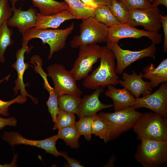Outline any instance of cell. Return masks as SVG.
Instances as JSON below:
<instances>
[{
	"label": "cell",
	"mask_w": 167,
	"mask_h": 167,
	"mask_svg": "<svg viewBox=\"0 0 167 167\" xmlns=\"http://www.w3.org/2000/svg\"><path fill=\"white\" fill-rule=\"evenodd\" d=\"M17 157L14 156V158L11 163L10 164H5L4 165L0 164V167H9L15 166L16 165Z\"/></svg>",
	"instance_id": "ab89813d"
},
{
	"label": "cell",
	"mask_w": 167,
	"mask_h": 167,
	"mask_svg": "<svg viewBox=\"0 0 167 167\" xmlns=\"http://www.w3.org/2000/svg\"><path fill=\"white\" fill-rule=\"evenodd\" d=\"M17 123V119L13 117L4 118L0 115V130L7 126H15Z\"/></svg>",
	"instance_id": "8d00e7d4"
},
{
	"label": "cell",
	"mask_w": 167,
	"mask_h": 167,
	"mask_svg": "<svg viewBox=\"0 0 167 167\" xmlns=\"http://www.w3.org/2000/svg\"><path fill=\"white\" fill-rule=\"evenodd\" d=\"M92 133L99 137L105 143L110 140V127L97 114L92 123Z\"/></svg>",
	"instance_id": "4316f807"
},
{
	"label": "cell",
	"mask_w": 167,
	"mask_h": 167,
	"mask_svg": "<svg viewBox=\"0 0 167 167\" xmlns=\"http://www.w3.org/2000/svg\"><path fill=\"white\" fill-rule=\"evenodd\" d=\"M89 7L93 9L97 6L101 5L109 6L111 0H81Z\"/></svg>",
	"instance_id": "d590c367"
},
{
	"label": "cell",
	"mask_w": 167,
	"mask_h": 167,
	"mask_svg": "<svg viewBox=\"0 0 167 167\" xmlns=\"http://www.w3.org/2000/svg\"><path fill=\"white\" fill-rule=\"evenodd\" d=\"M81 99L79 97L70 94L62 95L58 98V103L59 110L76 114Z\"/></svg>",
	"instance_id": "d4e9b609"
},
{
	"label": "cell",
	"mask_w": 167,
	"mask_h": 167,
	"mask_svg": "<svg viewBox=\"0 0 167 167\" xmlns=\"http://www.w3.org/2000/svg\"><path fill=\"white\" fill-rule=\"evenodd\" d=\"M74 114L59 110L57 116L53 129L59 130L74 125L75 123Z\"/></svg>",
	"instance_id": "f546056e"
},
{
	"label": "cell",
	"mask_w": 167,
	"mask_h": 167,
	"mask_svg": "<svg viewBox=\"0 0 167 167\" xmlns=\"http://www.w3.org/2000/svg\"><path fill=\"white\" fill-rule=\"evenodd\" d=\"M28 41H22V47L19 49L15 54L16 60L12 65V66L16 71L17 77L15 81V86L13 91L15 95H16L19 91L20 94L23 96L29 97L35 104H37L38 100L37 98L29 94L27 92L25 87L27 84H25L23 80L24 74L25 71L29 67V65L24 62V54L28 51Z\"/></svg>",
	"instance_id": "5bb4252c"
},
{
	"label": "cell",
	"mask_w": 167,
	"mask_h": 167,
	"mask_svg": "<svg viewBox=\"0 0 167 167\" xmlns=\"http://www.w3.org/2000/svg\"><path fill=\"white\" fill-rule=\"evenodd\" d=\"M150 3L153 2L155 0H148Z\"/></svg>",
	"instance_id": "60d3db41"
},
{
	"label": "cell",
	"mask_w": 167,
	"mask_h": 167,
	"mask_svg": "<svg viewBox=\"0 0 167 167\" xmlns=\"http://www.w3.org/2000/svg\"><path fill=\"white\" fill-rule=\"evenodd\" d=\"M122 2L128 11L148 8L152 4L148 0H118Z\"/></svg>",
	"instance_id": "d6a6232c"
},
{
	"label": "cell",
	"mask_w": 167,
	"mask_h": 167,
	"mask_svg": "<svg viewBox=\"0 0 167 167\" xmlns=\"http://www.w3.org/2000/svg\"><path fill=\"white\" fill-rule=\"evenodd\" d=\"M11 8L13 15L7 21L8 27L16 28L22 34L34 27L38 13L37 10L31 7L23 11L16 8L14 5H12Z\"/></svg>",
	"instance_id": "9a60e30c"
},
{
	"label": "cell",
	"mask_w": 167,
	"mask_h": 167,
	"mask_svg": "<svg viewBox=\"0 0 167 167\" xmlns=\"http://www.w3.org/2000/svg\"><path fill=\"white\" fill-rule=\"evenodd\" d=\"M74 27V23L73 22L69 26L64 29H34L32 28L22 34V41L29 42L34 38L41 40L43 44H47L49 46L48 59H50L55 53L64 48L66 39Z\"/></svg>",
	"instance_id": "3957f363"
},
{
	"label": "cell",
	"mask_w": 167,
	"mask_h": 167,
	"mask_svg": "<svg viewBox=\"0 0 167 167\" xmlns=\"http://www.w3.org/2000/svg\"><path fill=\"white\" fill-rule=\"evenodd\" d=\"M143 37L148 38L155 45L160 44L162 40V35L159 32L139 29L127 24H119L109 27L107 41L118 43L123 38H140Z\"/></svg>",
	"instance_id": "8fae6325"
},
{
	"label": "cell",
	"mask_w": 167,
	"mask_h": 167,
	"mask_svg": "<svg viewBox=\"0 0 167 167\" xmlns=\"http://www.w3.org/2000/svg\"><path fill=\"white\" fill-rule=\"evenodd\" d=\"M13 31L9 28L7 21L0 27V62L5 61V53L9 46L12 45L13 41L11 36Z\"/></svg>",
	"instance_id": "484cf974"
},
{
	"label": "cell",
	"mask_w": 167,
	"mask_h": 167,
	"mask_svg": "<svg viewBox=\"0 0 167 167\" xmlns=\"http://www.w3.org/2000/svg\"><path fill=\"white\" fill-rule=\"evenodd\" d=\"M62 153V156L66 160L69 167H83L84 166L81 165L79 162L76 160L69 157L66 154Z\"/></svg>",
	"instance_id": "74e56055"
},
{
	"label": "cell",
	"mask_w": 167,
	"mask_h": 167,
	"mask_svg": "<svg viewBox=\"0 0 167 167\" xmlns=\"http://www.w3.org/2000/svg\"><path fill=\"white\" fill-rule=\"evenodd\" d=\"M104 88L99 87L89 95H85L81 99L76 114L79 118L94 115L98 111L113 106L112 104L105 105L99 100L100 94L104 92Z\"/></svg>",
	"instance_id": "e0dca14e"
},
{
	"label": "cell",
	"mask_w": 167,
	"mask_h": 167,
	"mask_svg": "<svg viewBox=\"0 0 167 167\" xmlns=\"http://www.w3.org/2000/svg\"><path fill=\"white\" fill-rule=\"evenodd\" d=\"M8 1L9 0H0V27L13 15V10Z\"/></svg>",
	"instance_id": "836d02e7"
},
{
	"label": "cell",
	"mask_w": 167,
	"mask_h": 167,
	"mask_svg": "<svg viewBox=\"0 0 167 167\" xmlns=\"http://www.w3.org/2000/svg\"><path fill=\"white\" fill-rule=\"evenodd\" d=\"M47 70L48 76L52 79L54 88L58 97L65 94L80 97L81 91L77 87V81L70 71L62 65L56 63L48 66Z\"/></svg>",
	"instance_id": "52a82bcc"
},
{
	"label": "cell",
	"mask_w": 167,
	"mask_h": 167,
	"mask_svg": "<svg viewBox=\"0 0 167 167\" xmlns=\"http://www.w3.org/2000/svg\"><path fill=\"white\" fill-rule=\"evenodd\" d=\"M141 114L131 106L113 112L100 113L98 115L110 127V139L132 128Z\"/></svg>",
	"instance_id": "8992f818"
},
{
	"label": "cell",
	"mask_w": 167,
	"mask_h": 167,
	"mask_svg": "<svg viewBox=\"0 0 167 167\" xmlns=\"http://www.w3.org/2000/svg\"><path fill=\"white\" fill-rule=\"evenodd\" d=\"M2 139L11 147L20 144L31 145L44 149L47 153L56 157L62 156V152L58 151L56 147V143L59 139L57 135L44 139L34 140L25 138L17 132L5 131L3 134Z\"/></svg>",
	"instance_id": "4fadbf2b"
},
{
	"label": "cell",
	"mask_w": 167,
	"mask_h": 167,
	"mask_svg": "<svg viewBox=\"0 0 167 167\" xmlns=\"http://www.w3.org/2000/svg\"><path fill=\"white\" fill-rule=\"evenodd\" d=\"M57 135L71 148H77L79 147L78 140L80 135L75 124L58 130Z\"/></svg>",
	"instance_id": "cb8c5ba5"
},
{
	"label": "cell",
	"mask_w": 167,
	"mask_h": 167,
	"mask_svg": "<svg viewBox=\"0 0 167 167\" xmlns=\"http://www.w3.org/2000/svg\"><path fill=\"white\" fill-rule=\"evenodd\" d=\"M143 77L150 80L152 88L167 82V59H164L156 67L151 63L143 69Z\"/></svg>",
	"instance_id": "ffe728a7"
},
{
	"label": "cell",
	"mask_w": 167,
	"mask_h": 167,
	"mask_svg": "<svg viewBox=\"0 0 167 167\" xmlns=\"http://www.w3.org/2000/svg\"><path fill=\"white\" fill-rule=\"evenodd\" d=\"M137 138L167 141V119L155 112L142 113L132 126Z\"/></svg>",
	"instance_id": "7a4b0ae2"
},
{
	"label": "cell",
	"mask_w": 167,
	"mask_h": 167,
	"mask_svg": "<svg viewBox=\"0 0 167 167\" xmlns=\"http://www.w3.org/2000/svg\"><path fill=\"white\" fill-rule=\"evenodd\" d=\"M107 46L113 52L117 61L116 71L121 74L124 70L133 62L145 57H155L156 49L152 43L148 47L139 51H131L121 48L118 43L106 41Z\"/></svg>",
	"instance_id": "9c48e42d"
},
{
	"label": "cell",
	"mask_w": 167,
	"mask_h": 167,
	"mask_svg": "<svg viewBox=\"0 0 167 167\" xmlns=\"http://www.w3.org/2000/svg\"><path fill=\"white\" fill-rule=\"evenodd\" d=\"M105 95L112 99L114 109L115 111L132 106L136 98L130 92L125 88L118 89L114 85H109Z\"/></svg>",
	"instance_id": "ac0fdd59"
},
{
	"label": "cell",
	"mask_w": 167,
	"mask_h": 167,
	"mask_svg": "<svg viewBox=\"0 0 167 167\" xmlns=\"http://www.w3.org/2000/svg\"><path fill=\"white\" fill-rule=\"evenodd\" d=\"M93 11L95 19L108 28L113 25L119 24L108 6H97L93 9Z\"/></svg>",
	"instance_id": "603a6c76"
},
{
	"label": "cell",
	"mask_w": 167,
	"mask_h": 167,
	"mask_svg": "<svg viewBox=\"0 0 167 167\" xmlns=\"http://www.w3.org/2000/svg\"><path fill=\"white\" fill-rule=\"evenodd\" d=\"M80 34L71 40V46L74 48L89 45L106 42L108 27L97 21L93 17L82 20Z\"/></svg>",
	"instance_id": "5b68a950"
},
{
	"label": "cell",
	"mask_w": 167,
	"mask_h": 167,
	"mask_svg": "<svg viewBox=\"0 0 167 167\" xmlns=\"http://www.w3.org/2000/svg\"><path fill=\"white\" fill-rule=\"evenodd\" d=\"M68 5L69 10L75 19L83 20L94 17L93 9L85 4L81 0H64Z\"/></svg>",
	"instance_id": "7402d4cb"
},
{
	"label": "cell",
	"mask_w": 167,
	"mask_h": 167,
	"mask_svg": "<svg viewBox=\"0 0 167 167\" xmlns=\"http://www.w3.org/2000/svg\"><path fill=\"white\" fill-rule=\"evenodd\" d=\"M47 91L49 93V96L46 104L48 111L52 118L53 122H54L59 111L58 103V96L54 88L52 87Z\"/></svg>",
	"instance_id": "1f68e13d"
},
{
	"label": "cell",
	"mask_w": 167,
	"mask_h": 167,
	"mask_svg": "<svg viewBox=\"0 0 167 167\" xmlns=\"http://www.w3.org/2000/svg\"><path fill=\"white\" fill-rule=\"evenodd\" d=\"M10 76V74L8 75L3 79L0 80V83L3 82L4 80H7ZM27 97L21 95H19L14 99L8 101H4L0 99V115L8 116L9 107L11 105L15 103L22 104L26 102Z\"/></svg>",
	"instance_id": "4dcf8cb0"
},
{
	"label": "cell",
	"mask_w": 167,
	"mask_h": 167,
	"mask_svg": "<svg viewBox=\"0 0 167 167\" xmlns=\"http://www.w3.org/2000/svg\"><path fill=\"white\" fill-rule=\"evenodd\" d=\"M132 107L135 109L145 108L167 118V82L162 83L154 92L136 98Z\"/></svg>",
	"instance_id": "7c38bea8"
},
{
	"label": "cell",
	"mask_w": 167,
	"mask_h": 167,
	"mask_svg": "<svg viewBox=\"0 0 167 167\" xmlns=\"http://www.w3.org/2000/svg\"><path fill=\"white\" fill-rule=\"evenodd\" d=\"M161 11L158 7L129 11L126 24L134 27L141 26L146 31L159 32L161 27Z\"/></svg>",
	"instance_id": "30bf717a"
},
{
	"label": "cell",
	"mask_w": 167,
	"mask_h": 167,
	"mask_svg": "<svg viewBox=\"0 0 167 167\" xmlns=\"http://www.w3.org/2000/svg\"><path fill=\"white\" fill-rule=\"evenodd\" d=\"M143 76L142 72L137 75L134 71L131 74L123 72L122 80L119 79V84L128 90L135 98L139 97L141 95L146 96L151 93L152 88L149 82L143 79Z\"/></svg>",
	"instance_id": "2e32d148"
},
{
	"label": "cell",
	"mask_w": 167,
	"mask_h": 167,
	"mask_svg": "<svg viewBox=\"0 0 167 167\" xmlns=\"http://www.w3.org/2000/svg\"><path fill=\"white\" fill-rule=\"evenodd\" d=\"M141 140L135 155L137 161L145 167H158L167 162V141Z\"/></svg>",
	"instance_id": "277c9868"
},
{
	"label": "cell",
	"mask_w": 167,
	"mask_h": 167,
	"mask_svg": "<svg viewBox=\"0 0 167 167\" xmlns=\"http://www.w3.org/2000/svg\"><path fill=\"white\" fill-rule=\"evenodd\" d=\"M11 5H15L19 1L24 0H9ZM34 7H37L39 13L44 15H48L58 13L69 10L68 4L64 1L59 2L55 0H31Z\"/></svg>",
	"instance_id": "44dd1931"
},
{
	"label": "cell",
	"mask_w": 167,
	"mask_h": 167,
	"mask_svg": "<svg viewBox=\"0 0 167 167\" xmlns=\"http://www.w3.org/2000/svg\"><path fill=\"white\" fill-rule=\"evenodd\" d=\"M160 20L164 34V41L163 46V52H167V16L160 15Z\"/></svg>",
	"instance_id": "e575fe53"
},
{
	"label": "cell",
	"mask_w": 167,
	"mask_h": 167,
	"mask_svg": "<svg viewBox=\"0 0 167 167\" xmlns=\"http://www.w3.org/2000/svg\"><path fill=\"white\" fill-rule=\"evenodd\" d=\"M78 57L70 72L76 80L84 79L92 71L93 65L101 56L102 48L96 44L79 47Z\"/></svg>",
	"instance_id": "ba28073f"
},
{
	"label": "cell",
	"mask_w": 167,
	"mask_h": 167,
	"mask_svg": "<svg viewBox=\"0 0 167 167\" xmlns=\"http://www.w3.org/2000/svg\"><path fill=\"white\" fill-rule=\"evenodd\" d=\"M97 114L90 116H86L80 118L75 125L80 136L84 135L85 139L88 140H90L92 133V122Z\"/></svg>",
	"instance_id": "f1b7e54d"
},
{
	"label": "cell",
	"mask_w": 167,
	"mask_h": 167,
	"mask_svg": "<svg viewBox=\"0 0 167 167\" xmlns=\"http://www.w3.org/2000/svg\"><path fill=\"white\" fill-rule=\"evenodd\" d=\"M73 19H75V17L69 10L48 15H43L38 12L36 24L32 28L57 29L65 21Z\"/></svg>",
	"instance_id": "d6986e66"
},
{
	"label": "cell",
	"mask_w": 167,
	"mask_h": 167,
	"mask_svg": "<svg viewBox=\"0 0 167 167\" xmlns=\"http://www.w3.org/2000/svg\"><path fill=\"white\" fill-rule=\"evenodd\" d=\"M99 66L84 78L83 86L88 89H96L99 87L119 84V77L116 71L115 58L107 46L102 47Z\"/></svg>",
	"instance_id": "6da1fadb"
},
{
	"label": "cell",
	"mask_w": 167,
	"mask_h": 167,
	"mask_svg": "<svg viewBox=\"0 0 167 167\" xmlns=\"http://www.w3.org/2000/svg\"><path fill=\"white\" fill-rule=\"evenodd\" d=\"M108 6L119 24H126L129 11L122 2L118 0H111Z\"/></svg>",
	"instance_id": "83f0119b"
},
{
	"label": "cell",
	"mask_w": 167,
	"mask_h": 167,
	"mask_svg": "<svg viewBox=\"0 0 167 167\" xmlns=\"http://www.w3.org/2000/svg\"><path fill=\"white\" fill-rule=\"evenodd\" d=\"M160 5H164L167 8V0H155L152 4V7H157Z\"/></svg>",
	"instance_id": "f35d334b"
}]
</instances>
